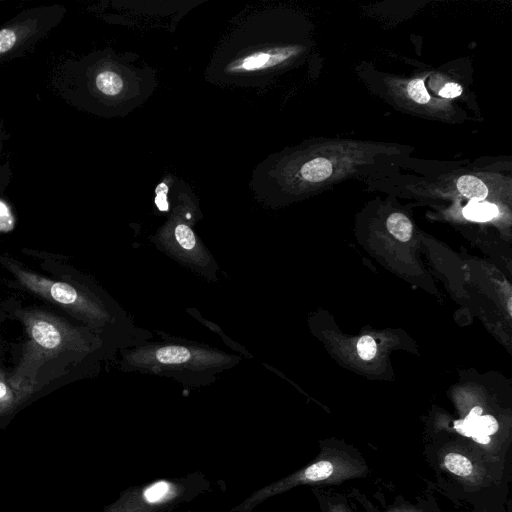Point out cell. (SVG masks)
<instances>
[{"instance_id": "obj_23", "label": "cell", "mask_w": 512, "mask_h": 512, "mask_svg": "<svg viewBox=\"0 0 512 512\" xmlns=\"http://www.w3.org/2000/svg\"><path fill=\"white\" fill-rule=\"evenodd\" d=\"M331 512H345L338 506L331 507Z\"/></svg>"}, {"instance_id": "obj_1", "label": "cell", "mask_w": 512, "mask_h": 512, "mask_svg": "<svg viewBox=\"0 0 512 512\" xmlns=\"http://www.w3.org/2000/svg\"><path fill=\"white\" fill-rule=\"evenodd\" d=\"M25 328L20 360L8 376L10 383L32 395L40 390L42 370L64 360H75L91 351V336L82 328L46 310L17 311Z\"/></svg>"}, {"instance_id": "obj_5", "label": "cell", "mask_w": 512, "mask_h": 512, "mask_svg": "<svg viewBox=\"0 0 512 512\" xmlns=\"http://www.w3.org/2000/svg\"><path fill=\"white\" fill-rule=\"evenodd\" d=\"M190 489L187 480H157L126 490L103 512H161L186 499Z\"/></svg>"}, {"instance_id": "obj_12", "label": "cell", "mask_w": 512, "mask_h": 512, "mask_svg": "<svg viewBox=\"0 0 512 512\" xmlns=\"http://www.w3.org/2000/svg\"><path fill=\"white\" fill-rule=\"evenodd\" d=\"M497 214V206L488 202L471 201L463 209V215L465 218L477 222L491 220L497 216Z\"/></svg>"}, {"instance_id": "obj_13", "label": "cell", "mask_w": 512, "mask_h": 512, "mask_svg": "<svg viewBox=\"0 0 512 512\" xmlns=\"http://www.w3.org/2000/svg\"><path fill=\"white\" fill-rule=\"evenodd\" d=\"M7 141V132L3 122L0 121V195H2L8 188L12 175L10 159L6 149Z\"/></svg>"}, {"instance_id": "obj_8", "label": "cell", "mask_w": 512, "mask_h": 512, "mask_svg": "<svg viewBox=\"0 0 512 512\" xmlns=\"http://www.w3.org/2000/svg\"><path fill=\"white\" fill-rule=\"evenodd\" d=\"M454 428L462 435L472 437L476 442L487 444L490 435L498 430V422L491 415H481L474 422L464 424L461 420L454 422Z\"/></svg>"}, {"instance_id": "obj_22", "label": "cell", "mask_w": 512, "mask_h": 512, "mask_svg": "<svg viewBox=\"0 0 512 512\" xmlns=\"http://www.w3.org/2000/svg\"><path fill=\"white\" fill-rule=\"evenodd\" d=\"M481 415H482V408L479 406H475L471 409L469 414L461 421L464 424H470V423L474 422L477 418H479Z\"/></svg>"}, {"instance_id": "obj_2", "label": "cell", "mask_w": 512, "mask_h": 512, "mask_svg": "<svg viewBox=\"0 0 512 512\" xmlns=\"http://www.w3.org/2000/svg\"><path fill=\"white\" fill-rule=\"evenodd\" d=\"M0 263L26 290L62 308L79 320L93 327L103 325L107 321L108 315L103 307L87 292L76 286L37 274L6 255L0 254Z\"/></svg>"}, {"instance_id": "obj_19", "label": "cell", "mask_w": 512, "mask_h": 512, "mask_svg": "<svg viewBox=\"0 0 512 512\" xmlns=\"http://www.w3.org/2000/svg\"><path fill=\"white\" fill-rule=\"evenodd\" d=\"M357 352L361 359L371 360L377 352L374 339L368 335L362 336L357 342Z\"/></svg>"}, {"instance_id": "obj_11", "label": "cell", "mask_w": 512, "mask_h": 512, "mask_svg": "<svg viewBox=\"0 0 512 512\" xmlns=\"http://www.w3.org/2000/svg\"><path fill=\"white\" fill-rule=\"evenodd\" d=\"M95 86L106 96H117L124 87L121 76L111 70L100 71L95 77Z\"/></svg>"}, {"instance_id": "obj_10", "label": "cell", "mask_w": 512, "mask_h": 512, "mask_svg": "<svg viewBox=\"0 0 512 512\" xmlns=\"http://www.w3.org/2000/svg\"><path fill=\"white\" fill-rule=\"evenodd\" d=\"M457 189L465 197L472 201L484 200L488 194L486 185L472 175L461 176L457 180Z\"/></svg>"}, {"instance_id": "obj_17", "label": "cell", "mask_w": 512, "mask_h": 512, "mask_svg": "<svg viewBox=\"0 0 512 512\" xmlns=\"http://www.w3.org/2000/svg\"><path fill=\"white\" fill-rule=\"evenodd\" d=\"M175 240L178 245L186 251L196 247V237L192 229L183 223L178 224L174 229Z\"/></svg>"}, {"instance_id": "obj_21", "label": "cell", "mask_w": 512, "mask_h": 512, "mask_svg": "<svg viewBox=\"0 0 512 512\" xmlns=\"http://www.w3.org/2000/svg\"><path fill=\"white\" fill-rule=\"evenodd\" d=\"M462 94V87L458 83L449 82L439 91V95L444 98H455Z\"/></svg>"}, {"instance_id": "obj_3", "label": "cell", "mask_w": 512, "mask_h": 512, "mask_svg": "<svg viewBox=\"0 0 512 512\" xmlns=\"http://www.w3.org/2000/svg\"><path fill=\"white\" fill-rule=\"evenodd\" d=\"M61 6L25 10L0 28V63L21 56L45 37L62 20Z\"/></svg>"}, {"instance_id": "obj_14", "label": "cell", "mask_w": 512, "mask_h": 512, "mask_svg": "<svg viewBox=\"0 0 512 512\" xmlns=\"http://www.w3.org/2000/svg\"><path fill=\"white\" fill-rule=\"evenodd\" d=\"M388 231L399 241L407 242L412 236L411 221L402 213H392L386 222Z\"/></svg>"}, {"instance_id": "obj_20", "label": "cell", "mask_w": 512, "mask_h": 512, "mask_svg": "<svg viewBox=\"0 0 512 512\" xmlns=\"http://www.w3.org/2000/svg\"><path fill=\"white\" fill-rule=\"evenodd\" d=\"M155 204L159 211L166 212L169 210V204L167 199L168 187L162 182L155 189Z\"/></svg>"}, {"instance_id": "obj_15", "label": "cell", "mask_w": 512, "mask_h": 512, "mask_svg": "<svg viewBox=\"0 0 512 512\" xmlns=\"http://www.w3.org/2000/svg\"><path fill=\"white\" fill-rule=\"evenodd\" d=\"M331 164L323 158L313 159L306 162L301 169L302 177L310 182L322 181L331 174Z\"/></svg>"}, {"instance_id": "obj_4", "label": "cell", "mask_w": 512, "mask_h": 512, "mask_svg": "<svg viewBox=\"0 0 512 512\" xmlns=\"http://www.w3.org/2000/svg\"><path fill=\"white\" fill-rule=\"evenodd\" d=\"M358 472L359 469L344 459L336 457L319 459L304 469L255 491L241 504L231 509V512H250L264 500L300 484L342 480Z\"/></svg>"}, {"instance_id": "obj_6", "label": "cell", "mask_w": 512, "mask_h": 512, "mask_svg": "<svg viewBox=\"0 0 512 512\" xmlns=\"http://www.w3.org/2000/svg\"><path fill=\"white\" fill-rule=\"evenodd\" d=\"M32 394L14 387L6 373L0 369V430L29 402Z\"/></svg>"}, {"instance_id": "obj_16", "label": "cell", "mask_w": 512, "mask_h": 512, "mask_svg": "<svg viewBox=\"0 0 512 512\" xmlns=\"http://www.w3.org/2000/svg\"><path fill=\"white\" fill-rule=\"evenodd\" d=\"M444 465L450 472L461 477L468 476L473 471L471 461L466 456L456 452L446 454Z\"/></svg>"}, {"instance_id": "obj_9", "label": "cell", "mask_w": 512, "mask_h": 512, "mask_svg": "<svg viewBox=\"0 0 512 512\" xmlns=\"http://www.w3.org/2000/svg\"><path fill=\"white\" fill-rule=\"evenodd\" d=\"M152 358L158 365L180 366L185 363H192L193 352L182 346H163L151 352Z\"/></svg>"}, {"instance_id": "obj_18", "label": "cell", "mask_w": 512, "mask_h": 512, "mask_svg": "<svg viewBox=\"0 0 512 512\" xmlns=\"http://www.w3.org/2000/svg\"><path fill=\"white\" fill-rule=\"evenodd\" d=\"M407 93L410 98L419 104H426L430 100V96L426 90L424 79H414L408 83Z\"/></svg>"}, {"instance_id": "obj_7", "label": "cell", "mask_w": 512, "mask_h": 512, "mask_svg": "<svg viewBox=\"0 0 512 512\" xmlns=\"http://www.w3.org/2000/svg\"><path fill=\"white\" fill-rule=\"evenodd\" d=\"M296 48H273L258 51L233 63L229 68L231 72H249L263 70L278 65L296 54Z\"/></svg>"}]
</instances>
